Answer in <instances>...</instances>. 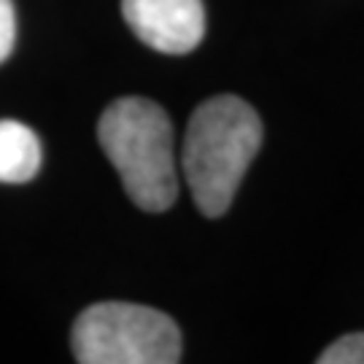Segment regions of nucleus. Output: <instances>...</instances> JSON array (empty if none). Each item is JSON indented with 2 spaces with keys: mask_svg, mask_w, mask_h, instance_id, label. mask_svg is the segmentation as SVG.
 Returning <instances> with one entry per match:
<instances>
[{
  "mask_svg": "<svg viewBox=\"0 0 364 364\" xmlns=\"http://www.w3.org/2000/svg\"><path fill=\"white\" fill-rule=\"evenodd\" d=\"M259 146L262 122L246 100L219 95L197 105L183 135L181 170L203 216L227 213Z\"/></svg>",
  "mask_w": 364,
  "mask_h": 364,
  "instance_id": "f257e3e1",
  "label": "nucleus"
},
{
  "mask_svg": "<svg viewBox=\"0 0 364 364\" xmlns=\"http://www.w3.org/2000/svg\"><path fill=\"white\" fill-rule=\"evenodd\" d=\"M97 141L138 208L162 213L176 203V135L162 105L146 97H119L97 122Z\"/></svg>",
  "mask_w": 364,
  "mask_h": 364,
  "instance_id": "f03ea898",
  "label": "nucleus"
},
{
  "mask_svg": "<svg viewBox=\"0 0 364 364\" xmlns=\"http://www.w3.org/2000/svg\"><path fill=\"white\" fill-rule=\"evenodd\" d=\"M70 346L81 364H176L181 359L176 321L132 302H97L81 311Z\"/></svg>",
  "mask_w": 364,
  "mask_h": 364,
  "instance_id": "7ed1b4c3",
  "label": "nucleus"
},
{
  "mask_svg": "<svg viewBox=\"0 0 364 364\" xmlns=\"http://www.w3.org/2000/svg\"><path fill=\"white\" fill-rule=\"evenodd\" d=\"M122 16L149 49L189 54L205 36L203 0H122Z\"/></svg>",
  "mask_w": 364,
  "mask_h": 364,
  "instance_id": "20e7f679",
  "label": "nucleus"
},
{
  "mask_svg": "<svg viewBox=\"0 0 364 364\" xmlns=\"http://www.w3.org/2000/svg\"><path fill=\"white\" fill-rule=\"evenodd\" d=\"M38 135L22 122L0 119V183H27L41 170Z\"/></svg>",
  "mask_w": 364,
  "mask_h": 364,
  "instance_id": "39448f33",
  "label": "nucleus"
},
{
  "mask_svg": "<svg viewBox=\"0 0 364 364\" xmlns=\"http://www.w3.org/2000/svg\"><path fill=\"white\" fill-rule=\"evenodd\" d=\"M318 364H364V332H353L335 340L318 353Z\"/></svg>",
  "mask_w": 364,
  "mask_h": 364,
  "instance_id": "423d86ee",
  "label": "nucleus"
},
{
  "mask_svg": "<svg viewBox=\"0 0 364 364\" xmlns=\"http://www.w3.org/2000/svg\"><path fill=\"white\" fill-rule=\"evenodd\" d=\"M16 43V11L14 0H0V65L9 60Z\"/></svg>",
  "mask_w": 364,
  "mask_h": 364,
  "instance_id": "0eeeda50",
  "label": "nucleus"
}]
</instances>
